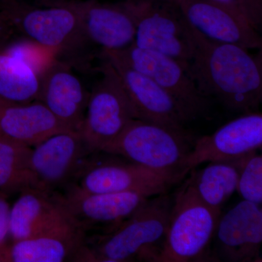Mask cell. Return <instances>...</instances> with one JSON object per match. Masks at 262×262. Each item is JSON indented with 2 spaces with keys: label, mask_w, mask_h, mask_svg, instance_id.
I'll return each mask as SVG.
<instances>
[{
  "label": "cell",
  "mask_w": 262,
  "mask_h": 262,
  "mask_svg": "<svg viewBox=\"0 0 262 262\" xmlns=\"http://www.w3.org/2000/svg\"><path fill=\"white\" fill-rule=\"evenodd\" d=\"M194 54L188 70L200 93L224 107L244 114L258 112L262 101L261 52L206 37L191 25Z\"/></svg>",
  "instance_id": "1"
},
{
  "label": "cell",
  "mask_w": 262,
  "mask_h": 262,
  "mask_svg": "<svg viewBox=\"0 0 262 262\" xmlns=\"http://www.w3.org/2000/svg\"><path fill=\"white\" fill-rule=\"evenodd\" d=\"M173 203L166 192L151 196L111 232L87 237L78 261L156 262Z\"/></svg>",
  "instance_id": "2"
},
{
  "label": "cell",
  "mask_w": 262,
  "mask_h": 262,
  "mask_svg": "<svg viewBox=\"0 0 262 262\" xmlns=\"http://www.w3.org/2000/svg\"><path fill=\"white\" fill-rule=\"evenodd\" d=\"M221 211L203 203L187 181L174 196L168 227L156 262L198 261L209 250Z\"/></svg>",
  "instance_id": "3"
},
{
  "label": "cell",
  "mask_w": 262,
  "mask_h": 262,
  "mask_svg": "<svg viewBox=\"0 0 262 262\" xmlns=\"http://www.w3.org/2000/svg\"><path fill=\"white\" fill-rule=\"evenodd\" d=\"M103 60L99 69L101 77L89 92L79 132L91 155L102 152L136 119L120 76L107 60Z\"/></svg>",
  "instance_id": "4"
},
{
  "label": "cell",
  "mask_w": 262,
  "mask_h": 262,
  "mask_svg": "<svg viewBox=\"0 0 262 262\" xmlns=\"http://www.w3.org/2000/svg\"><path fill=\"white\" fill-rule=\"evenodd\" d=\"M188 141L187 136L134 119L101 153L184 178L187 174L184 162L191 149Z\"/></svg>",
  "instance_id": "5"
},
{
  "label": "cell",
  "mask_w": 262,
  "mask_h": 262,
  "mask_svg": "<svg viewBox=\"0 0 262 262\" xmlns=\"http://www.w3.org/2000/svg\"><path fill=\"white\" fill-rule=\"evenodd\" d=\"M101 56L115 58L151 79L173 98L187 122L208 115V99L198 91L188 63L134 44L118 51H101Z\"/></svg>",
  "instance_id": "6"
},
{
  "label": "cell",
  "mask_w": 262,
  "mask_h": 262,
  "mask_svg": "<svg viewBox=\"0 0 262 262\" xmlns=\"http://www.w3.org/2000/svg\"><path fill=\"white\" fill-rule=\"evenodd\" d=\"M136 19L133 44L189 63L194 51L190 24L178 5L165 0H130Z\"/></svg>",
  "instance_id": "7"
},
{
  "label": "cell",
  "mask_w": 262,
  "mask_h": 262,
  "mask_svg": "<svg viewBox=\"0 0 262 262\" xmlns=\"http://www.w3.org/2000/svg\"><path fill=\"white\" fill-rule=\"evenodd\" d=\"M9 18L31 40L72 56L89 46L75 9L67 1L48 3L46 7L10 5Z\"/></svg>",
  "instance_id": "8"
},
{
  "label": "cell",
  "mask_w": 262,
  "mask_h": 262,
  "mask_svg": "<svg viewBox=\"0 0 262 262\" xmlns=\"http://www.w3.org/2000/svg\"><path fill=\"white\" fill-rule=\"evenodd\" d=\"M80 133L63 131L32 147V188L49 193L68 189L91 158Z\"/></svg>",
  "instance_id": "9"
},
{
  "label": "cell",
  "mask_w": 262,
  "mask_h": 262,
  "mask_svg": "<svg viewBox=\"0 0 262 262\" xmlns=\"http://www.w3.org/2000/svg\"><path fill=\"white\" fill-rule=\"evenodd\" d=\"M155 194L147 192L85 193L69 187L60 193L71 220L86 234L107 233L127 220Z\"/></svg>",
  "instance_id": "10"
},
{
  "label": "cell",
  "mask_w": 262,
  "mask_h": 262,
  "mask_svg": "<svg viewBox=\"0 0 262 262\" xmlns=\"http://www.w3.org/2000/svg\"><path fill=\"white\" fill-rule=\"evenodd\" d=\"M182 178L130 161H98L93 155L70 187L85 193L140 191L157 195L166 192L170 186Z\"/></svg>",
  "instance_id": "11"
},
{
  "label": "cell",
  "mask_w": 262,
  "mask_h": 262,
  "mask_svg": "<svg viewBox=\"0 0 262 262\" xmlns=\"http://www.w3.org/2000/svg\"><path fill=\"white\" fill-rule=\"evenodd\" d=\"M262 115L244 114L211 135L196 139L184 162L188 173L203 163L232 161L261 149Z\"/></svg>",
  "instance_id": "12"
},
{
  "label": "cell",
  "mask_w": 262,
  "mask_h": 262,
  "mask_svg": "<svg viewBox=\"0 0 262 262\" xmlns=\"http://www.w3.org/2000/svg\"><path fill=\"white\" fill-rule=\"evenodd\" d=\"M67 2L78 15L90 45L98 46L101 51H118L134 43L136 19L130 0L120 3Z\"/></svg>",
  "instance_id": "13"
},
{
  "label": "cell",
  "mask_w": 262,
  "mask_h": 262,
  "mask_svg": "<svg viewBox=\"0 0 262 262\" xmlns=\"http://www.w3.org/2000/svg\"><path fill=\"white\" fill-rule=\"evenodd\" d=\"M213 239L215 258L221 261H261V206L239 202L220 215Z\"/></svg>",
  "instance_id": "14"
},
{
  "label": "cell",
  "mask_w": 262,
  "mask_h": 262,
  "mask_svg": "<svg viewBox=\"0 0 262 262\" xmlns=\"http://www.w3.org/2000/svg\"><path fill=\"white\" fill-rule=\"evenodd\" d=\"M107 60L121 79L138 120L160 125L184 136L187 120L173 98L147 76L115 58Z\"/></svg>",
  "instance_id": "15"
},
{
  "label": "cell",
  "mask_w": 262,
  "mask_h": 262,
  "mask_svg": "<svg viewBox=\"0 0 262 262\" xmlns=\"http://www.w3.org/2000/svg\"><path fill=\"white\" fill-rule=\"evenodd\" d=\"M178 6L187 21L206 37L246 50H261L258 29L242 15L212 0H180Z\"/></svg>",
  "instance_id": "16"
},
{
  "label": "cell",
  "mask_w": 262,
  "mask_h": 262,
  "mask_svg": "<svg viewBox=\"0 0 262 262\" xmlns=\"http://www.w3.org/2000/svg\"><path fill=\"white\" fill-rule=\"evenodd\" d=\"M89 97L82 81L60 59L40 79L38 101L70 130L80 132Z\"/></svg>",
  "instance_id": "17"
},
{
  "label": "cell",
  "mask_w": 262,
  "mask_h": 262,
  "mask_svg": "<svg viewBox=\"0 0 262 262\" xmlns=\"http://www.w3.org/2000/svg\"><path fill=\"white\" fill-rule=\"evenodd\" d=\"M86 238L83 231L69 218L42 234L12 242L10 261H77Z\"/></svg>",
  "instance_id": "18"
},
{
  "label": "cell",
  "mask_w": 262,
  "mask_h": 262,
  "mask_svg": "<svg viewBox=\"0 0 262 262\" xmlns=\"http://www.w3.org/2000/svg\"><path fill=\"white\" fill-rule=\"evenodd\" d=\"M10 208V237L12 242L30 238L68 220L59 193L27 188Z\"/></svg>",
  "instance_id": "19"
},
{
  "label": "cell",
  "mask_w": 262,
  "mask_h": 262,
  "mask_svg": "<svg viewBox=\"0 0 262 262\" xmlns=\"http://www.w3.org/2000/svg\"><path fill=\"white\" fill-rule=\"evenodd\" d=\"M39 101L20 103L0 98V136L33 147L50 136L68 131Z\"/></svg>",
  "instance_id": "20"
},
{
  "label": "cell",
  "mask_w": 262,
  "mask_h": 262,
  "mask_svg": "<svg viewBox=\"0 0 262 262\" xmlns=\"http://www.w3.org/2000/svg\"><path fill=\"white\" fill-rule=\"evenodd\" d=\"M241 158L232 161L209 162L200 170L192 169L187 182L203 203L221 211L237 191Z\"/></svg>",
  "instance_id": "21"
},
{
  "label": "cell",
  "mask_w": 262,
  "mask_h": 262,
  "mask_svg": "<svg viewBox=\"0 0 262 262\" xmlns=\"http://www.w3.org/2000/svg\"><path fill=\"white\" fill-rule=\"evenodd\" d=\"M40 79L24 62L7 53L0 54V98L25 103L38 101Z\"/></svg>",
  "instance_id": "22"
},
{
  "label": "cell",
  "mask_w": 262,
  "mask_h": 262,
  "mask_svg": "<svg viewBox=\"0 0 262 262\" xmlns=\"http://www.w3.org/2000/svg\"><path fill=\"white\" fill-rule=\"evenodd\" d=\"M31 151L30 146L0 136V194L8 196L32 187Z\"/></svg>",
  "instance_id": "23"
},
{
  "label": "cell",
  "mask_w": 262,
  "mask_h": 262,
  "mask_svg": "<svg viewBox=\"0 0 262 262\" xmlns=\"http://www.w3.org/2000/svg\"><path fill=\"white\" fill-rule=\"evenodd\" d=\"M5 53L24 62L39 79L59 59L60 56L56 50L29 39L12 45Z\"/></svg>",
  "instance_id": "24"
},
{
  "label": "cell",
  "mask_w": 262,
  "mask_h": 262,
  "mask_svg": "<svg viewBox=\"0 0 262 262\" xmlns=\"http://www.w3.org/2000/svg\"><path fill=\"white\" fill-rule=\"evenodd\" d=\"M257 151L246 155L239 160L236 192H238L244 201L261 206L262 157Z\"/></svg>",
  "instance_id": "25"
},
{
  "label": "cell",
  "mask_w": 262,
  "mask_h": 262,
  "mask_svg": "<svg viewBox=\"0 0 262 262\" xmlns=\"http://www.w3.org/2000/svg\"><path fill=\"white\" fill-rule=\"evenodd\" d=\"M10 208L7 196L0 194V244L8 243L10 237Z\"/></svg>",
  "instance_id": "26"
},
{
  "label": "cell",
  "mask_w": 262,
  "mask_h": 262,
  "mask_svg": "<svg viewBox=\"0 0 262 262\" xmlns=\"http://www.w3.org/2000/svg\"><path fill=\"white\" fill-rule=\"evenodd\" d=\"M248 18L256 29L262 23V0H242Z\"/></svg>",
  "instance_id": "27"
},
{
  "label": "cell",
  "mask_w": 262,
  "mask_h": 262,
  "mask_svg": "<svg viewBox=\"0 0 262 262\" xmlns=\"http://www.w3.org/2000/svg\"><path fill=\"white\" fill-rule=\"evenodd\" d=\"M212 1L228 8V9L232 10L237 14L242 15L248 20L246 8H245L242 0H212Z\"/></svg>",
  "instance_id": "28"
},
{
  "label": "cell",
  "mask_w": 262,
  "mask_h": 262,
  "mask_svg": "<svg viewBox=\"0 0 262 262\" xmlns=\"http://www.w3.org/2000/svg\"><path fill=\"white\" fill-rule=\"evenodd\" d=\"M10 244H0V262H10Z\"/></svg>",
  "instance_id": "29"
},
{
  "label": "cell",
  "mask_w": 262,
  "mask_h": 262,
  "mask_svg": "<svg viewBox=\"0 0 262 262\" xmlns=\"http://www.w3.org/2000/svg\"><path fill=\"white\" fill-rule=\"evenodd\" d=\"M165 1L170 2V3H175V4L178 5L179 2L180 0H165Z\"/></svg>",
  "instance_id": "30"
}]
</instances>
